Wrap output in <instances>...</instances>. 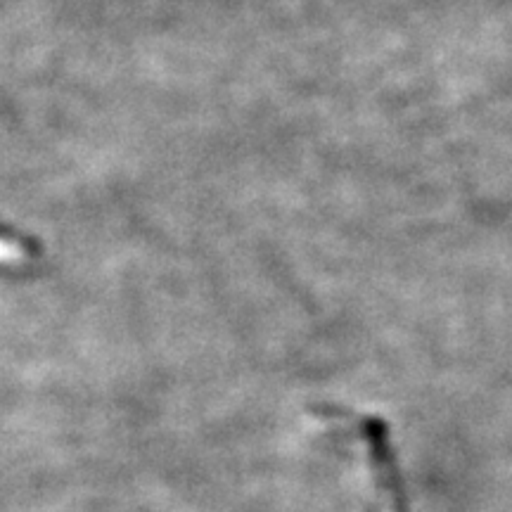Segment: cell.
I'll list each match as a JSON object with an SVG mask.
<instances>
[{
  "instance_id": "obj_1",
  "label": "cell",
  "mask_w": 512,
  "mask_h": 512,
  "mask_svg": "<svg viewBox=\"0 0 512 512\" xmlns=\"http://www.w3.org/2000/svg\"><path fill=\"white\" fill-rule=\"evenodd\" d=\"M361 430H363V441H366L368 465L375 479L380 512H401L399 484H396L392 453H389L384 425L380 420H363Z\"/></svg>"
}]
</instances>
